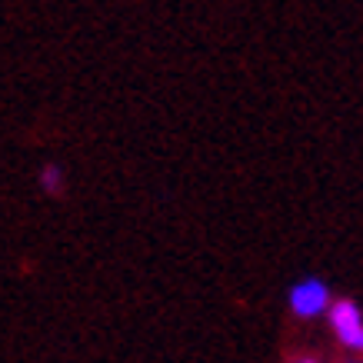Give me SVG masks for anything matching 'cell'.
Here are the masks:
<instances>
[{"mask_svg":"<svg viewBox=\"0 0 363 363\" xmlns=\"http://www.w3.org/2000/svg\"><path fill=\"white\" fill-rule=\"evenodd\" d=\"M286 303H290V313L300 320H317L323 317L333 303V294L330 286L323 284L320 277H303L297 284L290 286V294H286Z\"/></svg>","mask_w":363,"mask_h":363,"instance_id":"obj_1","label":"cell"},{"mask_svg":"<svg viewBox=\"0 0 363 363\" xmlns=\"http://www.w3.org/2000/svg\"><path fill=\"white\" fill-rule=\"evenodd\" d=\"M327 320H330V330L340 340V347H347L350 353H363V310L353 300H333Z\"/></svg>","mask_w":363,"mask_h":363,"instance_id":"obj_2","label":"cell"},{"mask_svg":"<svg viewBox=\"0 0 363 363\" xmlns=\"http://www.w3.org/2000/svg\"><path fill=\"white\" fill-rule=\"evenodd\" d=\"M37 180H40V190H44L47 197H60L67 187V174H64V167L54 164V160H47L40 170H37Z\"/></svg>","mask_w":363,"mask_h":363,"instance_id":"obj_3","label":"cell"},{"mask_svg":"<svg viewBox=\"0 0 363 363\" xmlns=\"http://www.w3.org/2000/svg\"><path fill=\"white\" fill-rule=\"evenodd\" d=\"M294 363H320V360H313V357H300V360H294Z\"/></svg>","mask_w":363,"mask_h":363,"instance_id":"obj_4","label":"cell"},{"mask_svg":"<svg viewBox=\"0 0 363 363\" xmlns=\"http://www.w3.org/2000/svg\"><path fill=\"white\" fill-rule=\"evenodd\" d=\"M347 363H360V360H347Z\"/></svg>","mask_w":363,"mask_h":363,"instance_id":"obj_5","label":"cell"}]
</instances>
